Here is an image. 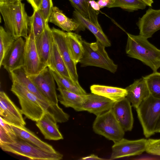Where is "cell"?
Segmentation results:
<instances>
[{"label": "cell", "mask_w": 160, "mask_h": 160, "mask_svg": "<svg viewBox=\"0 0 160 160\" xmlns=\"http://www.w3.org/2000/svg\"><path fill=\"white\" fill-rule=\"evenodd\" d=\"M0 12L5 30L16 40L27 37L29 32V17L21 1L0 2Z\"/></svg>", "instance_id": "obj_1"}, {"label": "cell", "mask_w": 160, "mask_h": 160, "mask_svg": "<svg viewBox=\"0 0 160 160\" xmlns=\"http://www.w3.org/2000/svg\"><path fill=\"white\" fill-rule=\"evenodd\" d=\"M127 34L126 52L128 56L140 60L153 72L157 71L160 68V49L143 36Z\"/></svg>", "instance_id": "obj_2"}, {"label": "cell", "mask_w": 160, "mask_h": 160, "mask_svg": "<svg viewBox=\"0 0 160 160\" xmlns=\"http://www.w3.org/2000/svg\"><path fill=\"white\" fill-rule=\"evenodd\" d=\"M84 52L79 63L81 67L95 66L116 72L118 66L109 57L105 47L100 42L89 43L83 40Z\"/></svg>", "instance_id": "obj_3"}, {"label": "cell", "mask_w": 160, "mask_h": 160, "mask_svg": "<svg viewBox=\"0 0 160 160\" xmlns=\"http://www.w3.org/2000/svg\"><path fill=\"white\" fill-rule=\"evenodd\" d=\"M138 119L145 137L149 138L155 133L160 118V99L150 94L136 109Z\"/></svg>", "instance_id": "obj_4"}, {"label": "cell", "mask_w": 160, "mask_h": 160, "mask_svg": "<svg viewBox=\"0 0 160 160\" xmlns=\"http://www.w3.org/2000/svg\"><path fill=\"white\" fill-rule=\"evenodd\" d=\"M3 151L26 157L31 160H60L63 156L60 152H49L28 142L18 138L16 141L10 143H0Z\"/></svg>", "instance_id": "obj_5"}, {"label": "cell", "mask_w": 160, "mask_h": 160, "mask_svg": "<svg viewBox=\"0 0 160 160\" xmlns=\"http://www.w3.org/2000/svg\"><path fill=\"white\" fill-rule=\"evenodd\" d=\"M11 91L18 98L23 114L32 121L37 122L45 111L39 99L22 85L12 81Z\"/></svg>", "instance_id": "obj_6"}, {"label": "cell", "mask_w": 160, "mask_h": 160, "mask_svg": "<svg viewBox=\"0 0 160 160\" xmlns=\"http://www.w3.org/2000/svg\"><path fill=\"white\" fill-rule=\"evenodd\" d=\"M94 132L114 142L123 138L125 131L116 118L112 108L97 116L92 125Z\"/></svg>", "instance_id": "obj_7"}, {"label": "cell", "mask_w": 160, "mask_h": 160, "mask_svg": "<svg viewBox=\"0 0 160 160\" xmlns=\"http://www.w3.org/2000/svg\"><path fill=\"white\" fill-rule=\"evenodd\" d=\"M114 142L110 160L141 154L146 151L147 139L129 140L123 138Z\"/></svg>", "instance_id": "obj_8"}, {"label": "cell", "mask_w": 160, "mask_h": 160, "mask_svg": "<svg viewBox=\"0 0 160 160\" xmlns=\"http://www.w3.org/2000/svg\"><path fill=\"white\" fill-rule=\"evenodd\" d=\"M28 75L47 100L49 105L58 104V100L56 90L55 80L48 67L38 74Z\"/></svg>", "instance_id": "obj_9"}, {"label": "cell", "mask_w": 160, "mask_h": 160, "mask_svg": "<svg viewBox=\"0 0 160 160\" xmlns=\"http://www.w3.org/2000/svg\"><path fill=\"white\" fill-rule=\"evenodd\" d=\"M23 67L28 75L38 74L46 67L41 61L37 51L35 42V37L29 33L25 38Z\"/></svg>", "instance_id": "obj_10"}, {"label": "cell", "mask_w": 160, "mask_h": 160, "mask_svg": "<svg viewBox=\"0 0 160 160\" xmlns=\"http://www.w3.org/2000/svg\"><path fill=\"white\" fill-rule=\"evenodd\" d=\"M54 41L57 44L74 83L80 85L78 81L76 65L73 60L67 44L66 32L54 27L51 29Z\"/></svg>", "instance_id": "obj_11"}, {"label": "cell", "mask_w": 160, "mask_h": 160, "mask_svg": "<svg viewBox=\"0 0 160 160\" xmlns=\"http://www.w3.org/2000/svg\"><path fill=\"white\" fill-rule=\"evenodd\" d=\"M0 115L11 124L19 126L26 125L21 109L14 104L3 91L0 92Z\"/></svg>", "instance_id": "obj_12"}, {"label": "cell", "mask_w": 160, "mask_h": 160, "mask_svg": "<svg viewBox=\"0 0 160 160\" xmlns=\"http://www.w3.org/2000/svg\"><path fill=\"white\" fill-rule=\"evenodd\" d=\"M25 41L22 37L16 39L5 55L0 65L9 73L12 71L23 66Z\"/></svg>", "instance_id": "obj_13"}, {"label": "cell", "mask_w": 160, "mask_h": 160, "mask_svg": "<svg viewBox=\"0 0 160 160\" xmlns=\"http://www.w3.org/2000/svg\"><path fill=\"white\" fill-rule=\"evenodd\" d=\"M137 25L139 35L148 39L160 30V9L149 8L146 13L139 18Z\"/></svg>", "instance_id": "obj_14"}, {"label": "cell", "mask_w": 160, "mask_h": 160, "mask_svg": "<svg viewBox=\"0 0 160 160\" xmlns=\"http://www.w3.org/2000/svg\"><path fill=\"white\" fill-rule=\"evenodd\" d=\"M57 122L53 115L46 110L41 118L36 122V124L45 139L57 141L63 139Z\"/></svg>", "instance_id": "obj_15"}, {"label": "cell", "mask_w": 160, "mask_h": 160, "mask_svg": "<svg viewBox=\"0 0 160 160\" xmlns=\"http://www.w3.org/2000/svg\"><path fill=\"white\" fill-rule=\"evenodd\" d=\"M12 81L20 83L33 94L40 101L43 109L46 111L49 104L26 72L23 66L11 71L9 73Z\"/></svg>", "instance_id": "obj_16"}, {"label": "cell", "mask_w": 160, "mask_h": 160, "mask_svg": "<svg viewBox=\"0 0 160 160\" xmlns=\"http://www.w3.org/2000/svg\"><path fill=\"white\" fill-rule=\"evenodd\" d=\"M87 100L81 108V111H87L96 116L112 108L116 102L92 93L87 94Z\"/></svg>", "instance_id": "obj_17"}, {"label": "cell", "mask_w": 160, "mask_h": 160, "mask_svg": "<svg viewBox=\"0 0 160 160\" xmlns=\"http://www.w3.org/2000/svg\"><path fill=\"white\" fill-rule=\"evenodd\" d=\"M130 102L126 97L116 102L112 108L114 115L125 131H131L134 119Z\"/></svg>", "instance_id": "obj_18"}, {"label": "cell", "mask_w": 160, "mask_h": 160, "mask_svg": "<svg viewBox=\"0 0 160 160\" xmlns=\"http://www.w3.org/2000/svg\"><path fill=\"white\" fill-rule=\"evenodd\" d=\"M54 40L52 29L48 24L43 32L35 37L36 49L42 63L48 66L50 56Z\"/></svg>", "instance_id": "obj_19"}, {"label": "cell", "mask_w": 160, "mask_h": 160, "mask_svg": "<svg viewBox=\"0 0 160 160\" xmlns=\"http://www.w3.org/2000/svg\"><path fill=\"white\" fill-rule=\"evenodd\" d=\"M127 92L126 98L136 109L149 95L146 83L142 77L137 79L126 87Z\"/></svg>", "instance_id": "obj_20"}, {"label": "cell", "mask_w": 160, "mask_h": 160, "mask_svg": "<svg viewBox=\"0 0 160 160\" xmlns=\"http://www.w3.org/2000/svg\"><path fill=\"white\" fill-rule=\"evenodd\" d=\"M73 19L80 24L79 29L83 30L85 28L89 30L95 36L97 41L105 47L111 46V43L103 31L101 27L96 25L85 18L75 10L73 12Z\"/></svg>", "instance_id": "obj_21"}, {"label": "cell", "mask_w": 160, "mask_h": 160, "mask_svg": "<svg viewBox=\"0 0 160 160\" xmlns=\"http://www.w3.org/2000/svg\"><path fill=\"white\" fill-rule=\"evenodd\" d=\"M11 125L18 138L26 141L47 151L51 152H57L51 145L42 140L25 126Z\"/></svg>", "instance_id": "obj_22"}, {"label": "cell", "mask_w": 160, "mask_h": 160, "mask_svg": "<svg viewBox=\"0 0 160 160\" xmlns=\"http://www.w3.org/2000/svg\"><path fill=\"white\" fill-rule=\"evenodd\" d=\"M60 94L58 101L66 108H71L77 111H81V108L87 100V94H78L58 87Z\"/></svg>", "instance_id": "obj_23"}, {"label": "cell", "mask_w": 160, "mask_h": 160, "mask_svg": "<svg viewBox=\"0 0 160 160\" xmlns=\"http://www.w3.org/2000/svg\"><path fill=\"white\" fill-rule=\"evenodd\" d=\"M49 22L67 32L79 29L80 26L78 22L73 19L67 17L62 10L56 6L53 7Z\"/></svg>", "instance_id": "obj_24"}, {"label": "cell", "mask_w": 160, "mask_h": 160, "mask_svg": "<svg viewBox=\"0 0 160 160\" xmlns=\"http://www.w3.org/2000/svg\"><path fill=\"white\" fill-rule=\"evenodd\" d=\"M92 93L107 98L115 102H118L126 97L127 92L125 88L99 85L91 86Z\"/></svg>", "instance_id": "obj_25"}, {"label": "cell", "mask_w": 160, "mask_h": 160, "mask_svg": "<svg viewBox=\"0 0 160 160\" xmlns=\"http://www.w3.org/2000/svg\"><path fill=\"white\" fill-rule=\"evenodd\" d=\"M48 67L50 69L55 71L60 75L73 82L58 48L54 41L52 44Z\"/></svg>", "instance_id": "obj_26"}, {"label": "cell", "mask_w": 160, "mask_h": 160, "mask_svg": "<svg viewBox=\"0 0 160 160\" xmlns=\"http://www.w3.org/2000/svg\"><path fill=\"white\" fill-rule=\"evenodd\" d=\"M68 45L72 58L76 64L79 62L84 52L81 36L71 32H66Z\"/></svg>", "instance_id": "obj_27"}, {"label": "cell", "mask_w": 160, "mask_h": 160, "mask_svg": "<svg viewBox=\"0 0 160 160\" xmlns=\"http://www.w3.org/2000/svg\"><path fill=\"white\" fill-rule=\"evenodd\" d=\"M50 70L58 87L78 94L84 95L87 94L80 85L76 84L72 80L60 75L55 71Z\"/></svg>", "instance_id": "obj_28"}, {"label": "cell", "mask_w": 160, "mask_h": 160, "mask_svg": "<svg viewBox=\"0 0 160 160\" xmlns=\"http://www.w3.org/2000/svg\"><path fill=\"white\" fill-rule=\"evenodd\" d=\"M48 24L39 10H34L33 14L29 17V33L37 37L43 32Z\"/></svg>", "instance_id": "obj_29"}, {"label": "cell", "mask_w": 160, "mask_h": 160, "mask_svg": "<svg viewBox=\"0 0 160 160\" xmlns=\"http://www.w3.org/2000/svg\"><path fill=\"white\" fill-rule=\"evenodd\" d=\"M146 6L142 0H111L110 3L107 7H119L128 11L133 12L144 9Z\"/></svg>", "instance_id": "obj_30"}, {"label": "cell", "mask_w": 160, "mask_h": 160, "mask_svg": "<svg viewBox=\"0 0 160 160\" xmlns=\"http://www.w3.org/2000/svg\"><path fill=\"white\" fill-rule=\"evenodd\" d=\"M144 79L150 94L160 99V73L157 71L143 77Z\"/></svg>", "instance_id": "obj_31"}, {"label": "cell", "mask_w": 160, "mask_h": 160, "mask_svg": "<svg viewBox=\"0 0 160 160\" xmlns=\"http://www.w3.org/2000/svg\"><path fill=\"white\" fill-rule=\"evenodd\" d=\"M15 39L2 26L0 27V65Z\"/></svg>", "instance_id": "obj_32"}, {"label": "cell", "mask_w": 160, "mask_h": 160, "mask_svg": "<svg viewBox=\"0 0 160 160\" xmlns=\"http://www.w3.org/2000/svg\"><path fill=\"white\" fill-rule=\"evenodd\" d=\"M46 110L53 115L57 122H65L69 120V115L64 112L58 104L50 105Z\"/></svg>", "instance_id": "obj_33"}, {"label": "cell", "mask_w": 160, "mask_h": 160, "mask_svg": "<svg viewBox=\"0 0 160 160\" xmlns=\"http://www.w3.org/2000/svg\"><path fill=\"white\" fill-rule=\"evenodd\" d=\"M53 7L52 0H42L38 10L47 23L49 22Z\"/></svg>", "instance_id": "obj_34"}, {"label": "cell", "mask_w": 160, "mask_h": 160, "mask_svg": "<svg viewBox=\"0 0 160 160\" xmlns=\"http://www.w3.org/2000/svg\"><path fill=\"white\" fill-rule=\"evenodd\" d=\"M145 152L149 154L160 156V138L147 139Z\"/></svg>", "instance_id": "obj_35"}, {"label": "cell", "mask_w": 160, "mask_h": 160, "mask_svg": "<svg viewBox=\"0 0 160 160\" xmlns=\"http://www.w3.org/2000/svg\"><path fill=\"white\" fill-rule=\"evenodd\" d=\"M18 138L15 133L7 131L0 126V143H10L15 142Z\"/></svg>", "instance_id": "obj_36"}, {"label": "cell", "mask_w": 160, "mask_h": 160, "mask_svg": "<svg viewBox=\"0 0 160 160\" xmlns=\"http://www.w3.org/2000/svg\"><path fill=\"white\" fill-rule=\"evenodd\" d=\"M72 5L80 13L92 22V19L87 10L80 0H68Z\"/></svg>", "instance_id": "obj_37"}, {"label": "cell", "mask_w": 160, "mask_h": 160, "mask_svg": "<svg viewBox=\"0 0 160 160\" xmlns=\"http://www.w3.org/2000/svg\"><path fill=\"white\" fill-rule=\"evenodd\" d=\"M92 0H80L85 8L87 10L91 17L92 22L98 26L101 27L98 19L97 12L94 11L90 6V2Z\"/></svg>", "instance_id": "obj_38"}, {"label": "cell", "mask_w": 160, "mask_h": 160, "mask_svg": "<svg viewBox=\"0 0 160 160\" xmlns=\"http://www.w3.org/2000/svg\"><path fill=\"white\" fill-rule=\"evenodd\" d=\"M31 5L34 10H39L42 0H26Z\"/></svg>", "instance_id": "obj_39"}, {"label": "cell", "mask_w": 160, "mask_h": 160, "mask_svg": "<svg viewBox=\"0 0 160 160\" xmlns=\"http://www.w3.org/2000/svg\"><path fill=\"white\" fill-rule=\"evenodd\" d=\"M79 159L82 160H104V159L102 158L98 157L97 155L94 154H92L86 157H82Z\"/></svg>", "instance_id": "obj_40"}, {"label": "cell", "mask_w": 160, "mask_h": 160, "mask_svg": "<svg viewBox=\"0 0 160 160\" xmlns=\"http://www.w3.org/2000/svg\"><path fill=\"white\" fill-rule=\"evenodd\" d=\"M100 9L104 7H108L110 4L111 0H98L97 1Z\"/></svg>", "instance_id": "obj_41"}, {"label": "cell", "mask_w": 160, "mask_h": 160, "mask_svg": "<svg viewBox=\"0 0 160 160\" xmlns=\"http://www.w3.org/2000/svg\"><path fill=\"white\" fill-rule=\"evenodd\" d=\"M90 4L92 8L94 11L97 12L100 10V8L97 2H96L94 0H92Z\"/></svg>", "instance_id": "obj_42"}, {"label": "cell", "mask_w": 160, "mask_h": 160, "mask_svg": "<svg viewBox=\"0 0 160 160\" xmlns=\"http://www.w3.org/2000/svg\"><path fill=\"white\" fill-rule=\"evenodd\" d=\"M149 7H151L152 4L153 3V0H142Z\"/></svg>", "instance_id": "obj_43"}, {"label": "cell", "mask_w": 160, "mask_h": 160, "mask_svg": "<svg viewBox=\"0 0 160 160\" xmlns=\"http://www.w3.org/2000/svg\"><path fill=\"white\" fill-rule=\"evenodd\" d=\"M155 132V133H160V118L156 126Z\"/></svg>", "instance_id": "obj_44"}, {"label": "cell", "mask_w": 160, "mask_h": 160, "mask_svg": "<svg viewBox=\"0 0 160 160\" xmlns=\"http://www.w3.org/2000/svg\"><path fill=\"white\" fill-rule=\"evenodd\" d=\"M22 0H0V2L8 3L18 1H21Z\"/></svg>", "instance_id": "obj_45"}]
</instances>
